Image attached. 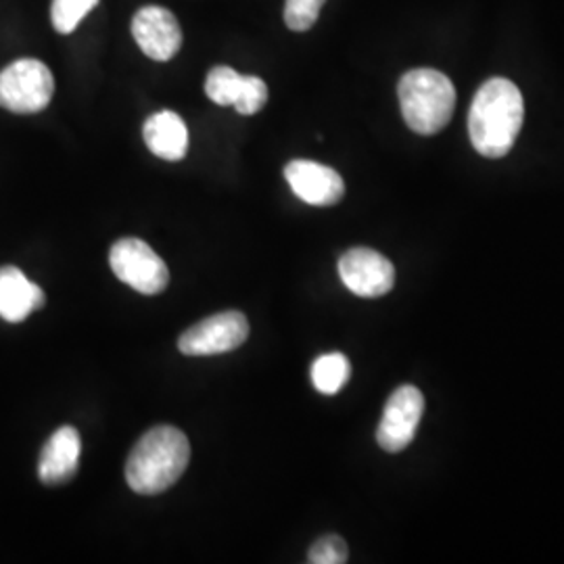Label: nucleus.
<instances>
[{"instance_id":"1","label":"nucleus","mask_w":564,"mask_h":564,"mask_svg":"<svg viewBox=\"0 0 564 564\" xmlns=\"http://www.w3.org/2000/svg\"><path fill=\"white\" fill-rule=\"evenodd\" d=\"M523 118V95L517 84L506 78L485 82L468 113V134L475 151L489 160L508 155L521 132Z\"/></svg>"},{"instance_id":"2","label":"nucleus","mask_w":564,"mask_h":564,"mask_svg":"<svg viewBox=\"0 0 564 564\" xmlns=\"http://www.w3.org/2000/svg\"><path fill=\"white\" fill-rule=\"evenodd\" d=\"M191 445L181 429L160 424L144 433L126 463V481L132 491L158 496L184 475Z\"/></svg>"},{"instance_id":"3","label":"nucleus","mask_w":564,"mask_h":564,"mask_svg":"<svg viewBox=\"0 0 564 564\" xmlns=\"http://www.w3.org/2000/svg\"><path fill=\"white\" fill-rule=\"evenodd\" d=\"M398 95L403 120L416 134H437L452 120L456 107V88L437 69L421 67L403 74L398 84Z\"/></svg>"},{"instance_id":"4","label":"nucleus","mask_w":564,"mask_h":564,"mask_svg":"<svg viewBox=\"0 0 564 564\" xmlns=\"http://www.w3.org/2000/svg\"><path fill=\"white\" fill-rule=\"evenodd\" d=\"M55 93L51 69L39 59H20L0 72V107L13 113H39Z\"/></svg>"},{"instance_id":"5","label":"nucleus","mask_w":564,"mask_h":564,"mask_svg":"<svg viewBox=\"0 0 564 564\" xmlns=\"http://www.w3.org/2000/svg\"><path fill=\"white\" fill-rule=\"evenodd\" d=\"M113 274L142 295H158L170 282V270L162 258L141 239L126 237L109 251Z\"/></svg>"},{"instance_id":"6","label":"nucleus","mask_w":564,"mask_h":564,"mask_svg":"<svg viewBox=\"0 0 564 564\" xmlns=\"http://www.w3.org/2000/svg\"><path fill=\"white\" fill-rule=\"evenodd\" d=\"M249 337V323L241 312H220L182 333L178 349L184 356H218L241 347Z\"/></svg>"},{"instance_id":"7","label":"nucleus","mask_w":564,"mask_h":564,"mask_svg":"<svg viewBox=\"0 0 564 564\" xmlns=\"http://www.w3.org/2000/svg\"><path fill=\"white\" fill-rule=\"evenodd\" d=\"M423 393L414 384H403L384 403L383 419L377 429V442L389 454H398L412 444L423 419Z\"/></svg>"},{"instance_id":"8","label":"nucleus","mask_w":564,"mask_h":564,"mask_svg":"<svg viewBox=\"0 0 564 564\" xmlns=\"http://www.w3.org/2000/svg\"><path fill=\"white\" fill-rule=\"evenodd\" d=\"M343 284L358 297L375 300L387 295L395 284V268L375 249L356 247L339 260Z\"/></svg>"},{"instance_id":"9","label":"nucleus","mask_w":564,"mask_h":564,"mask_svg":"<svg viewBox=\"0 0 564 564\" xmlns=\"http://www.w3.org/2000/svg\"><path fill=\"white\" fill-rule=\"evenodd\" d=\"M205 95L216 105H232L241 116H253L268 101V86L258 76H242L232 67L218 65L207 74Z\"/></svg>"},{"instance_id":"10","label":"nucleus","mask_w":564,"mask_h":564,"mask_svg":"<svg viewBox=\"0 0 564 564\" xmlns=\"http://www.w3.org/2000/svg\"><path fill=\"white\" fill-rule=\"evenodd\" d=\"M132 36L147 57L170 61L182 44L181 23L163 7H142L132 20Z\"/></svg>"},{"instance_id":"11","label":"nucleus","mask_w":564,"mask_h":564,"mask_svg":"<svg viewBox=\"0 0 564 564\" xmlns=\"http://www.w3.org/2000/svg\"><path fill=\"white\" fill-rule=\"evenodd\" d=\"M284 178L289 182L291 191L307 205L328 207L341 202L345 195V182L341 176L323 163L310 160L286 163Z\"/></svg>"},{"instance_id":"12","label":"nucleus","mask_w":564,"mask_h":564,"mask_svg":"<svg viewBox=\"0 0 564 564\" xmlns=\"http://www.w3.org/2000/svg\"><path fill=\"white\" fill-rule=\"evenodd\" d=\"M80 452V433L74 426H61L42 449L39 479L51 487L67 484L78 473Z\"/></svg>"},{"instance_id":"13","label":"nucleus","mask_w":564,"mask_h":564,"mask_svg":"<svg viewBox=\"0 0 564 564\" xmlns=\"http://www.w3.org/2000/svg\"><path fill=\"white\" fill-rule=\"evenodd\" d=\"M46 302L44 291L30 281L20 268H0V318L7 323H23L32 312L41 310Z\"/></svg>"},{"instance_id":"14","label":"nucleus","mask_w":564,"mask_h":564,"mask_svg":"<svg viewBox=\"0 0 564 564\" xmlns=\"http://www.w3.org/2000/svg\"><path fill=\"white\" fill-rule=\"evenodd\" d=\"M142 137L149 151L165 162H181L188 151V128L174 111H160L144 121Z\"/></svg>"},{"instance_id":"15","label":"nucleus","mask_w":564,"mask_h":564,"mask_svg":"<svg viewBox=\"0 0 564 564\" xmlns=\"http://www.w3.org/2000/svg\"><path fill=\"white\" fill-rule=\"evenodd\" d=\"M351 377V364L343 354H324L312 364V383L324 393L335 395Z\"/></svg>"},{"instance_id":"16","label":"nucleus","mask_w":564,"mask_h":564,"mask_svg":"<svg viewBox=\"0 0 564 564\" xmlns=\"http://www.w3.org/2000/svg\"><path fill=\"white\" fill-rule=\"evenodd\" d=\"M99 0H53L51 21L59 34H72Z\"/></svg>"},{"instance_id":"17","label":"nucleus","mask_w":564,"mask_h":564,"mask_svg":"<svg viewBox=\"0 0 564 564\" xmlns=\"http://www.w3.org/2000/svg\"><path fill=\"white\" fill-rule=\"evenodd\" d=\"M326 0H286L284 4V21L289 30L305 32L310 30L321 15V9Z\"/></svg>"},{"instance_id":"18","label":"nucleus","mask_w":564,"mask_h":564,"mask_svg":"<svg viewBox=\"0 0 564 564\" xmlns=\"http://www.w3.org/2000/svg\"><path fill=\"white\" fill-rule=\"evenodd\" d=\"M347 554V544L339 535H324L310 547L307 561L312 564H343L349 558Z\"/></svg>"}]
</instances>
